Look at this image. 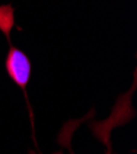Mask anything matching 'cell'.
Returning <instances> with one entry per match:
<instances>
[{
	"label": "cell",
	"mask_w": 137,
	"mask_h": 154,
	"mask_svg": "<svg viewBox=\"0 0 137 154\" xmlns=\"http://www.w3.org/2000/svg\"><path fill=\"white\" fill-rule=\"evenodd\" d=\"M5 69L10 79L25 91L30 82L32 66L27 54L11 43L5 58Z\"/></svg>",
	"instance_id": "6da1fadb"
},
{
	"label": "cell",
	"mask_w": 137,
	"mask_h": 154,
	"mask_svg": "<svg viewBox=\"0 0 137 154\" xmlns=\"http://www.w3.org/2000/svg\"><path fill=\"white\" fill-rule=\"evenodd\" d=\"M53 154H63L62 152H56V153H53Z\"/></svg>",
	"instance_id": "7a4b0ae2"
}]
</instances>
